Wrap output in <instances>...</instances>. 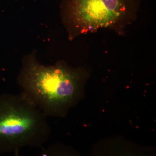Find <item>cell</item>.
<instances>
[{"mask_svg": "<svg viewBox=\"0 0 156 156\" xmlns=\"http://www.w3.org/2000/svg\"><path fill=\"white\" fill-rule=\"evenodd\" d=\"M17 77L22 93L47 117H63L80 95L88 73L58 60L45 66L38 61L36 51L26 55Z\"/></svg>", "mask_w": 156, "mask_h": 156, "instance_id": "6da1fadb", "label": "cell"}, {"mask_svg": "<svg viewBox=\"0 0 156 156\" xmlns=\"http://www.w3.org/2000/svg\"><path fill=\"white\" fill-rule=\"evenodd\" d=\"M140 0H62V21L69 41L101 29L124 36L137 19Z\"/></svg>", "mask_w": 156, "mask_h": 156, "instance_id": "7a4b0ae2", "label": "cell"}, {"mask_svg": "<svg viewBox=\"0 0 156 156\" xmlns=\"http://www.w3.org/2000/svg\"><path fill=\"white\" fill-rule=\"evenodd\" d=\"M47 117L22 92L0 96V151L18 156L23 148H42L51 132Z\"/></svg>", "mask_w": 156, "mask_h": 156, "instance_id": "3957f363", "label": "cell"}]
</instances>
